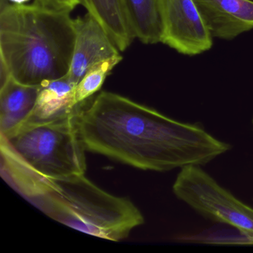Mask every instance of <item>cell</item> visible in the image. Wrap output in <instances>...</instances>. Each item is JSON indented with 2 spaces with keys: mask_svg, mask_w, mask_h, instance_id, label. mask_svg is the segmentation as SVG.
<instances>
[{
  "mask_svg": "<svg viewBox=\"0 0 253 253\" xmlns=\"http://www.w3.org/2000/svg\"><path fill=\"white\" fill-rule=\"evenodd\" d=\"M87 12L104 29L121 52L134 41L124 0H80Z\"/></svg>",
  "mask_w": 253,
  "mask_h": 253,
  "instance_id": "10",
  "label": "cell"
},
{
  "mask_svg": "<svg viewBox=\"0 0 253 253\" xmlns=\"http://www.w3.org/2000/svg\"><path fill=\"white\" fill-rule=\"evenodd\" d=\"M29 1H30V0H0V9L9 4V2H12L13 4L22 5V4H25Z\"/></svg>",
  "mask_w": 253,
  "mask_h": 253,
  "instance_id": "15",
  "label": "cell"
},
{
  "mask_svg": "<svg viewBox=\"0 0 253 253\" xmlns=\"http://www.w3.org/2000/svg\"><path fill=\"white\" fill-rule=\"evenodd\" d=\"M131 30L144 44L161 42L159 0H124Z\"/></svg>",
  "mask_w": 253,
  "mask_h": 253,
  "instance_id": "12",
  "label": "cell"
},
{
  "mask_svg": "<svg viewBox=\"0 0 253 253\" xmlns=\"http://www.w3.org/2000/svg\"><path fill=\"white\" fill-rule=\"evenodd\" d=\"M81 104L51 119L28 120L1 135L2 177L27 199L46 180L85 174L86 149L78 124Z\"/></svg>",
  "mask_w": 253,
  "mask_h": 253,
  "instance_id": "3",
  "label": "cell"
},
{
  "mask_svg": "<svg viewBox=\"0 0 253 253\" xmlns=\"http://www.w3.org/2000/svg\"><path fill=\"white\" fill-rule=\"evenodd\" d=\"M122 60V56L118 54L97 63L88 69L76 85L74 105L78 106L84 103L87 99L100 91L112 69Z\"/></svg>",
  "mask_w": 253,
  "mask_h": 253,
  "instance_id": "13",
  "label": "cell"
},
{
  "mask_svg": "<svg viewBox=\"0 0 253 253\" xmlns=\"http://www.w3.org/2000/svg\"><path fill=\"white\" fill-rule=\"evenodd\" d=\"M212 38L234 39L253 29L252 0H194Z\"/></svg>",
  "mask_w": 253,
  "mask_h": 253,
  "instance_id": "8",
  "label": "cell"
},
{
  "mask_svg": "<svg viewBox=\"0 0 253 253\" xmlns=\"http://www.w3.org/2000/svg\"><path fill=\"white\" fill-rule=\"evenodd\" d=\"M29 201L57 222L116 242L144 223L141 211L129 199L106 192L85 174L46 180Z\"/></svg>",
  "mask_w": 253,
  "mask_h": 253,
  "instance_id": "4",
  "label": "cell"
},
{
  "mask_svg": "<svg viewBox=\"0 0 253 253\" xmlns=\"http://www.w3.org/2000/svg\"><path fill=\"white\" fill-rule=\"evenodd\" d=\"M75 48L67 77L78 85L93 66L120 54L115 42L88 13L75 20Z\"/></svg>",
  "mask_w": 253,
  "mask_h": 253,
  "instance_id": "7",
  "label": "cell"
},
{
  "mask_svg": "<svg viewBox=\"0 0 253 253\" xmlns=\"http://www.w3.org/2000/svg\"><path fill=\"white\" fill-rule=\"evenodd\" d=\"M76 85L67 76L42 83L35 110L29 119H51L75 107L74 98Z\"/></svg>",
  "mask_w": 253,
  "mask_h": 253,
  "instance_id": "11",
  "label": "cell"
},
{
  "mask_svg": "<svg viewBox=\"0 0 253 253\" xmlns=\"http://www.w3.org/2000/svg\"><path fill=\"white\" fill-rule=\"evenodd\" d=\"M35 3L47 9L69 13L81 5L80 0H35Z\"/></svg>",
  "mask_w": 253,
  "mask_h": 253,
  "instance_id": "14",
  "label": "cell"
},
{
  "mask_svg": "<svg viewBox=\"0 0 253 253\" xmlns=\"http://www.w3.org/2000/svg\"><path fill=\"white\" fill-rule=\"evenodd\" d=\"M75 38L69 12L35 2L0 9V63L21 84L40 85L67 76Z\"/></svg>",
  "mask_w": 253,
  "mask_h": 253,
  "instance_id": "2",
  "label": "cell"
},
{
  "mask_svg": "<svg viewBox=\"0 0 253 253\" xmlns=\"http://www.w3.org/2000/svg\"><path fill=\"white\" fill-rule=\"evenodd\" d=\"M174 195L206 218L239 231L253 244V208L235 198L199 166L181 169Z\"/></svg>",
  "mask_w": 253,
  "mask_h": 253,
  "instance_id": "5",
  "label": "cell"
},
{
  "mask_svg": "<svg viewBox=\"0 0 253 253\" xmlns=\"http://www.w3.org/2000/svg\"><path fill=\"white\" fill-rule=\"evenodd\" d=\"M159 5L161 42L187 56L211 48L213 38L194 0H159Z\"/></svg>",
  "mask_w": 253,
  "mask_h": 253,
  "instance_id": "6",
  "label": "cell"
},
{
  "mask_svg": "<svg viewBox=\"0 0 253 253\" xmlns=\"http://www.w3.org/2000/svg\"><path fill=\"white\" fill-rule=\"evenodd\" d=\"M80 106L86 151L142 170L167 171L206 165L230 149L196 124L180 122L115 93L102 91Z\"/></svg>",
  "mask_w": 253,
  "mask_h": 253,
  "instance_id": "1",
  "label": "cell"
},
{
  "mask_svg": "<svg viewBox=\"0 0 253 253\" xmlns=\"http://www.w3.org/2000/svg\"></svg>",
  "mask_w": 253,
  "mask_h": 253,
  "instance_id": "16",
  "label": "cell"
},
{
  "mask_svg": "<svg viewBox=\"0 0 253 253\" xmlns=\"http://www.w3.org/2000/svg\"><path fill=\"white\" fill-rule=\"evenodd\" d=\"M41 85L21 84L10 76L0 84V134L6 135L32 117Z\"/></svg>",
  "mask_w": 253,
  "mask_h": 253,
  "instance_id": "9",
  "label": "cell"
}]
</instances>
